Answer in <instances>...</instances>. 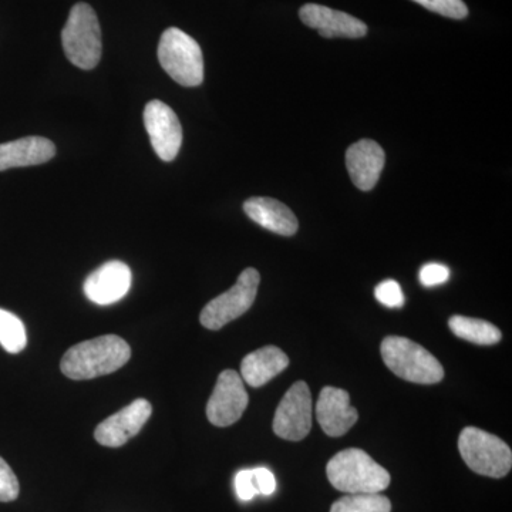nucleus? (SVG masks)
Returning <instances> with one entry per match:
<instances>
[{"instance_id": "obj_14", "label": "nucleus", "mask_w": 512, "mask_h": 512, "mask_svg": "<svg viewBox=\"0 0 512 512\" xmlns=\"http://www.w3.org/2000/svg\"><path fill=\"white\" fill-rule=\"evenodd\" d=\"M316 419L328 436L340 437L355 426L359 414L355 407L350 406L346 390L328 386L319 394Z\"/></svg>"}, {"instance_id": "obj_27", "label": "nucleus", "mask_w": 512, "mask_h": 512, "mask_svg": "<svg viewBox=\"0 0 512 512\" xmlns=\"http://www.w3.org/2000/svg\"><path fill=\"white\" fill-rule=\"evenodd\" d=\"M252 471H254V480L258 494H274L276 490V480L272 471L264 467L254 468Z\"/></svg>"}, {"instance_id": "obj_1", "label": "nucleus", "mask_w": 512, "mask_h": 512, "mask_svg": "<svg viewBox=\"0 0 512 512\" xmlns=\"http://www.w3.org/2000/svg\"><path fill=\"white\" fill-rule=\"evenodd\" d=\"M131 359V348L117 335L84 340L64 353L60 369L72 380H90L110 375Z\"/></svg>"}, {"instance_id": "obj_7", "label": "nucleus", "mask_w": 512, "mask_h": 512, "mask_svg": "<svg viewBox=\"0 0 512 512\" xmlns=\"http://www.w3.org/2000/svg\"><path fill=\"white\" fill-rule=\"evenodd\" d=\"M259 282L261 275L256 269L242 271L237 284L205 305L200 315L201 325L210 330H220L244 315L254 305Z\"/></svg>"}, {"instance_id": "obj_10", "label": "nucleus", "mask_w": 512, "mask_h": 512, "mask_svg": "<svg viewBox=\"0 0 512 512\" xmlns=\"http://www.w3.org/2000/svg\"><path fill=\"white\" fill-rule=\"evenodd\" d=\"M144 126L151 146L163 161L175 160L183 144V127L177 114L160 100H151L144 109Z\"/></svg>"}, {"instance_id": "obj_19", "label": "nucleus", "mask_w": 512, "mask_h": 512, "mask_svg": "<svg viewBox=\"0 0 512 512\" xmlns=\"http://www.w3.org/2000/svg\"><path fill=\"white\" fill-rule=\"evenodd\" d=\"M451 332L457 338L476 343V345L490 346L501 340V330L487 320L466 318V316H453L448 320Z\"/></svg>"}, {"instance_id": "obj_18", "label": "nucleus", "mask_w": 512, "mask_h": 512, "mask_svg": "<svg viewBox=\"0 0 512 512\" xmlns=\"http://www.w3.org/2000/svg\"><path fill=\"white\" fill-rule=\"evenodd\" d=\"M289 366V357L276 346H265L244 357L241 377L248 386L262 387Z\"/></svg>"}, {"instance_id": "obj_17", "label": "nucleus", "mask_w": 512, "mask_h": 512, "mask_svg": "<svg viewBox=\"0 0 512 512\" xmlns=\"http://www.w3.org/2000/svg\"><path fill=\"white\" fill-rule=\"evenodd\" d=\"M56 154V146L45 137H25L0 144V171L45 164Z\"/></svg>"}, {"instance_id": "obj_24", "label": "nucleus", "mask_w": 512, "mask_h": 512, "mask_svg": "<svg viewBox=\"0 0 512 512\" xmlns=\"http://www.w3.org/2000/svg\"><path fill=\"white\" fill-rule=\"evenodd\" d=\"M375 296L377 301L387 308H402L404 305V295L402 288L393 279L383 281L376 286Z\"/></svg>"}, {"instance_id": "obj_8", "label": "nucleus", "mask_w": 512, "mask_h": 512, "mask_svg": "<svg viewBox=\"0 0 512 512\" xmlns=\"http://www.w3.org/2000/svg\"><path fill=\"white\" fill-rule=\"evenodd\" d=\"M312 396L308 384L296 382L286 392L276 409L274 431L276 436L289 441H301L312 429Z\"/></svg>"}, {"instance_id": "obj_26", "label": "nucleus", "mask_w": 512, "mask_h": 512, "mask_svg": "<svg viewBox=\"0 0 512 512\" xmlns=\"http://www.w3.org/2000/svg\"><path fill=\"white\" fill-rule=\"evenodd\" d=\"M235 490L239 500L251 501L258 495L256 491V485L254 480V471L252 470H241L235 476Z\"/></svg>"}, {"instance_id": "obj_25", "label": "nucleus", "mask_w": 512, "mask_h": 512, "mask_svg": "<svg viewBox=\"0 0 512 512\" xmlns=\"http://www.w3.org/2000/svg\"><path fill=\"white\" fill-rule=\"evenodd\" d=\"M419 279L421 285L427 286V288L443 285L450 279V269L446 265L433 262V264L424 265L420 269Z\"/></svg>"}, {"instance_id": "obj_21", "label": "nucleus", "mask_w": 512, "mask_h": 512, "mask_svg": "<svg viewBox=\"0 0 512 512\" xmlns=\"http://www.w3.org/2000/svg\"><path fill=\"white\" fill-rule=\"evenodd\" d=\"M0 345L13 355L22 352L28 345V335L22 320L5 309H0Z\"/></svg>"}, {"instance_id": "obj_9", "label": "nucleus", "mask_w": 512, "mask_h": 512, "mask_svg": "<svg viewBox=\"0 0 512 512\" xmlns=\"http://www.w3.org/2000/svg\"><path fill=\"white\" fill-rule=\"evenodd\" d=\"M244 380L235 370H224L218 376L214 392L207 404V417L217 427H228L241 419L248 407Z\"/></svg>"}, {"instance_id": "obj_5", "label": "nucleus", "mask_w": 512, "mask_h": 512, "mask_svg": "<svg viewBox=\"0 0 512 512\" xmlns=\"http://www.w3.org/2000/svg\"><path fill=\"white\" fill-rule=\"evenodd\" d=\"M158 60L165 73L181 86L197 87L204 82L201 47L183 30H165L158 45Z\"/></svg>"}, {"instance_id": "obj_22", "label": "nucleus", "mask_w": 512, "mask_h": 512, "mask_svg": "<svg viewBox=\"0 0 512 512\" xmlns=\"http://www.w3.org/2000/svg\"><path fill=\"white\" fill-rule=\"evenodd\" d=\"M413 2L446 18L461 20L468 16V8L463 0H413Z\"/></svg>"}, {"instance_id": "obj_2", "label": "nucleus", "mask_w": 512, "mask_h": 512, "mask_svg": "<svg viewBox=\"0 0 512 512\" xmlns=\"http://www.w3.org/2000/svg\"><path fill=\"white\" fill-rule=\"evenodd\" d=\"M326 474L330 484L346 494H379L390 484L389 471L360 448L336 454L329 461Z\"/></svg>"}, {"instance_id": "obj_16", "label": "nucleus", "mask_w": 512, "mask_h": 512, "mask_svg": "<svg viewBox=\"0 0 512 512\" xmlns=\"http://www.w3.org/2000/svg\"><path fill=\"white\" fill-rule=\"evenodd\" d=\"M244 211L259 227L282 235V237H292L298 232V218L286 207L284 202L274 200V198H249L244 202Z\"/></svg>"}, {"instance_id": "obj_4", "label": "nucleus", "mask_w": 512, "mask_h": 512, "mask_svg": "<svg viewBox=\"0 0 512 512\" xmlns=\"http://www.w3.org/2000/svg\"><path fill=\"white\" fill-rule=\"evenodd\" d=\"M62 43L67 59L79 69L92 70L99 64L103 43L99 19L92 6H73L63 28Z\"/></svg>"}, {"instance_id": "obj_23", "label": "nucleus", "mask_w": 512, "mask_h": 512, "mask_svg": "<svg viewBox=\"0 0 512 512\" xmlns=\"http://www.w3.org/2000/svg\"><path fill=\"white\" fill-rule=\"evenodd\" d=\"M19 491L18 477L9 464L0 457V503L18 500Z\"/></svg>"}, {"instance_id": "obj_13", "label": "nucleus", "mask_w": 512, "mask_h": 512, "mask_svg": "<svg viewBox=\"0 0 512 512\" xmlns=\"http://www.w3.org/2000/svg\"><path fill=\"white\" fill-rule=\"evenodd\" d=\"M299 18L309 28L318 30L319 35L326 39H332V37L359 39L367 33V26L362 20L349 13L316 5V3L302 6L299 10Z\"/></svg>"}, {"instance_id": "obj_15", "label": "nucleus", "mask_w": 512, "mask_h": 512, "mask_svg": "<svg viewBox=\"0 0 512 512\" xmlns=\"http://www.w3.org/2000/svg\"><path fill=\"white\" fill-rule=\"evenodd\" d=\"M386 154L383 148L373 140H360L346 151L348 167L353 184L360 191H370L376 187L384 168Z\"/></svg>"}, {"instance_id": "obj_12", "label": "nucleus", "mask_w": 512, "mask_h": 512, "mask_svg": "<svg viewBox=\"0 0 512 512\" xmlns=\"http://www.w3.org/2000/svg\"><path fill=\"white\" fill-rule=\"evenodd\" d=\"M131 288V269L124 262L110 261L87 276L83 291L90 301L106 306L121 301Z\"/></svg>"}, {"instance_id": "obj_20", "label": "nucleus", "mask_w": 512, "mask_h": 512, "mask_svg": "<svg viewBox=\"0 0 512 512\" xmlns=\"http://www.w3.org/2000/svg\"><path fill=\"white\" fill-rule=\"evenodd\" d=\"M392 503L382 494H348L333 503L330 512H390Z\"/></svg>"}, {"instance_id": "obj_6", "label": "nucleus", "mask_w": 512, "mask_h": 512, "mask_svg": "<svg viewBox=\"0 0 512 512\" xmlns=\"http://www.w3.org/2000/svg\"><path fill=\"white\" fill-rule=\"evenodd\" d=\"M464 463L480 476L503 478L512 467V451L505 441L477 427H467L458 437Z\"/></svg>"}, {"instance_id": "obj_11", "label": "nucleus", "mask_w": 512, "mask_h": 512, "mask_svg": "<svg viewBox=\"0 0 512 512\" xmlns=\"http://www.w3.org/2000/svg\"><path fill=\"white\" fill-rule=\"evenodd\" d=\"M151 414H153V406L148 400H134L119 413L101 421L97 429L94 430V439L104 447L124 446L146 426Z\"/></svg>"}, {"instance_id": "obj_3", "label": "nucleus", "mask_w": 512, "mask_h": 512, "mask_svg": "<svg viewBox=\"0 0 512 512\" xmlns=\"http://www.w3.org/2000/svg\"><path fill=\"white\" fill-rule=\"evenodd\" d=\"M380 352L386 366L400 379L417 384L443 380L444 369L439 360L413 340L389 336L383 340Z\"/></svg>"}]
</instances>
